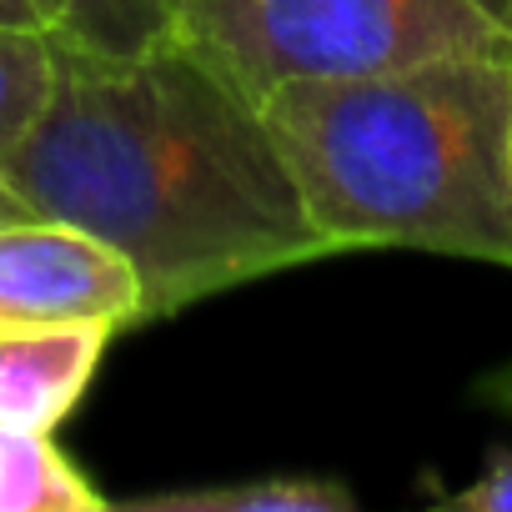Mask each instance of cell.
Wrapping results in <instances>:
<instances>
[{
    "label": "cell",
    "mask_w": 512,
    "mask_h": 512,
    "mask_svg": "<svg viewBox=\"0 0 512 512\" xmlns=\"http://www.w3.org/2000/svg\"><path fill=\"white\" fill-rule=\"evenodd\" d=\"M16 216H31V211H26V201L11 191V181L0 176V221H16Z\"/></svg>",
    "instance_id": "4fadbf2b"
},
{
    "label": "cell",
    "mask_w": 512,
    "mask_h": 512,
    "mask_svg": "<svg viewBox=\"0 0 512 512\" xmlns=\"http://www.w3.org/2000/svg\"><path fill=\"white\" fill-rule=\"evenodd\" d=\"M56 36L91 51H141L171 36L176 0H46Z\"/></svg>",
    "instance_id": "9c48e42d"
},
{
    "label": "cell",
    "mask_w": 512,
    "mask_h": 512,
    "mask_svg": "<svg viewBox=\"0 0 512 512\" xmlns=\"http://www.w3.org/2000/svg\"><path fill=\"white\" fill-rule=\"evenodd\" d=\"M512 56L282 81L262 101L307 221L337 251H432L512 272Z\"/></svg>",
    "instance_id": "7a4b0ae2"
},
{
    "label": "cell",
    "mask_w": 512,
    "mask_h": 512,
    "mask_svg": "<svg viewBox=\"0 0 512 512\" xmlns=\"http://www.w3.org/2000/svg\"><path fill=\"white\" fill-rule=\"evenodd\" d=\"M472 397H477L482 407H492V412H502V417L512 422V362H502V367L482 372V377L472 382Z\"/></svg>",
    "instance_id": "8fae6325"
},
{
    "label": "cell",
    "mask_w": 512,
    "mask_h": 512,
    "mask_svg": "<svg viewBox=\"0 0 512 512\" xmlns=\"http://www.w3.org/2000/svg\"><path fill=\"white\" fill-rule=\"evenodd\" d=\"M116 507H131V512H352L357 492L337 477L262 472V477H241V482L141 492V497H126Z\"/></svg>",
    "instance_id": "52a82bcc"
},
{
    "label": "cell",
    "mask_w": 512,
    "mask_h": 512,
    "mask_svg": "<svg viewBox=\"0 0 512 512\" xmlns=\"http://www.w3.org/2000/svg\"><path fill=\"white\" fill-rule=\"evenodd\" d=\"M0 322L146 327V292L126 256L51 216L0 221Z\"/></svg>",
    "instance_id": "277c9868"
},
{
    "label": "cell",
    "mask_w": 512,
    "mask_h": 512,
    "mask_svg": "<svg viewBox=\"0 0 512 512\" xmlns=\"http://www.w3.org/2000/svg\"><path fill=\"white\" fill-rule=\"evenodd\" d=\"M61 76V36L41 26H0V161H6L41 111L51 106Z\"/></svg>",
    "instance_id": "ba28073f"
},
{
    "label": "cell",
    "mask_w": 512,
    "mask_h": 512,
    "mask_svg": "<svg viewBox=\"0 0 512 512\" xmlns=\"http://www.w3.org/2000/svg\"><path fill=\"white\" fill-rule=\"evenodd\" d=\"M432 502L447 512H512V447H497L467 487L442 492Z\"/></svg>",
    "instance_id": "30bf717a"
},
{
    "label": "cell",
    "mask_w": 512,
    "mask_h": 512,
    "mask_svg": "<svg viewBox=\"0 0 512 512\" xmlns=\"http://www.w3.org/2000/svg\"><path fill=\"white\" fill-rule=\"evenodd\" d=\"M507 186H512V76H507Z\"/></svg>",
    "instance_id": "5bb4252c"
},
{
    "label": "cell",
    "mask_w": 512,
    "mask_h": 512,
    "mask_svg": "<svg viewBox=\"0 0 512 512\" xmlns=\"http://www.w3.org/2000/svg\"><path fill=\"white\" fill-rule=\"evenodd\" d=\"M111 322H0V427L56 432L91 392Z\"/></svg>",
    "instance_id": "5b68a950"
},
{
    "label": "cell",
    "mask_w": 512,
    "mask_h": 512,
    "mask_svg": "<svg viewBox=\"0 0 512 512\" xmlns=\"http://www.w3.org/2000/svg\"><path fill=\"white\" fill-rule=\"evenodd\" d=\"M116 502L41 427H0V512H111Z\"/></svg>",
    "instance_id": "8992f818"
},
{
    "label": "cell",
    "mask_w": 512,
    "mask_h": 512,
    "mask_svg": "<svg viewBox=\"0 0 512 512\" xmlns=\"http://www.w3.org/2000/svg\"><path fill=\"white\" fill-rule=\"evenodd\" d=\"M176 41L246 96L447 56H512V0H176Z\"/></svg>",
    "instance_id": "3957f363"
},
{
    "label": "cell",
    "mask_w": 512,
    "mask_h": 512,
    "mask_svg": "<svg viewBox=\"0 0 512 512\" xmlns=\"http://www.w3.org/2000/svg\"><path fill=\"white\" fill-rule=\"evenodd\" d=\"M0 26H41V31H56L46 0H0Z\"/></svg>",
    "instance_id": "7c38bea8"
},
{
    "label": "cell",
    "mask_w": 512,
    "mask_h": 512,
    "mask_svg": "<svg viewBox=\"0 0 512 512\" xmlns=\"http://www.w3.org/2000/svg\"><path fill=\"white\" fill-rule=\"evenodd\" d=\"M0 176L31 216L116 246L146 322L332 256L256 96L176 36L141 51L61 41L51 106Z\"/></svg>",
    "instance_id": "6da1fadb"
}]
</instances>
